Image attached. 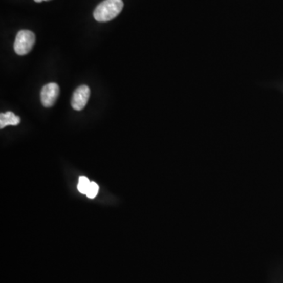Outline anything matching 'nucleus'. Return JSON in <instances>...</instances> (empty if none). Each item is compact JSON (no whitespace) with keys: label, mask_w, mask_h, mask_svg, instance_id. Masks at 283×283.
Instances as JSON below:
<instances>
[{"label":"nucleus","mask_w":283,"mask_h":283,"mask_svg":"<svg viewBox=\"0 0 283 283\" xmlns=\"http://www.w3.org/2000/svg\"><path fill=\"white\" fill-rule=\"evenodd\" d=\"M124 7L122 0H105L95 8L94 17L99 23H106L120 14Z\"/></svg>","instance_id":"nucleus-1"},{"label":"nucleus","mask_w":283,"mask_h":283,"mask_svg":"<svg viewBox=\"0 0 283 283\" xmlns=\"http://www.w3.org/2000/svg\"><path fill=\"white\" fill-rule=\"evenodd\" d=\"M36 42V36L32 31L20 30L16 36L14 48L16 54L26 55L30 52Z\"/></svg>","instance_id":"nucleus-2"},{"label":"nucleus","mask_w":283,"mask_h":283,"mask_svg":"<svg viewBox=\"0 0 283 283\" xmlns=\"http://www.w3.org/2000/svg\"><path fill=\"white\" fill-rule=\"evenodd\" d=\"M90 89L86 85H81L76 89L72 98L71 105L75 111H82L90 98Z\"/></svg>","instance_id":"nucleus-3"},{"label":"nucleus","mask_w":283,"mask_h":283,"mask_svg":"<svg viewBox=\"0 0 283 283\" xmlns=\"http://www.w3.org/2000/svg\"><path fill=\"white\" fill-rule=\"evenodd\" d=\"M59 86L55 83H50L45 85L41 91V102L45 107H51L58 99L59 95Z\"/></svg>","instance_id":"nucleus-4"},{"label":"nucleus","mask_w":283,"mask_h":283,"mask_svg":"<svg viewBox=\"0 0 283 283\" xmlns=\"http://www.w3.org/2000/svg\"><path fill=\"white\" fill-rule=\"evenodd\" d=\"M20 122L18 116H16L13 112H7L0 114V127L4 128L8 125L16 126Z\"/></svg>","instance_id":"nucleus-5"},{"label":"nucleus","mask_w":283,"mask_h":283,"mask_svg":"<svg viewBox=\"0 0 283 283\" xmlns=\"http://www.w3.org/2000/svg\"><path fill=\"white\" fill-rule=\"evenodd\" d=\"M91 181L89 180V178H86V177H80L79 178V183L77 185V189L80 193L83 194H86V190L89 189V185H90Z\"/></svg>","instance_id":"nucleus-6"},{"label":"nucleus","mask_w":283,"mask_h":283,"mask_svg":"<svg viewBox=\"0 0 283 283\" xmlns=\"http://www.w3.org/2000/svg\"><path fill=\"white\" fill-rule=\"evenodd\" d=\"M99 185L95 182H91L89 189L86 190V197L89 198V199H94V198L96 197V195L99 193Z\"/></svg>","instance_id":"nucleus-7"},{"label":"nucleus","mask_w":283,"mask_h":283,"mask_svg":"<svg viewBox=\"0 0 283 283\" xmlns=\"http://www.w3.org/2000/svg\"><path fill=\"white\" fill-rule=\"evenodd\" d=\"M34 1L36 3H41L42 2V1H49V0H34Z\"/></svg>","instance_id":"nucleus-8"}]
</instances>
